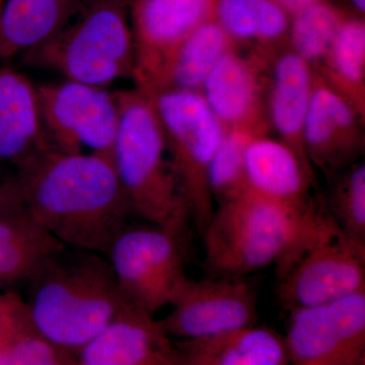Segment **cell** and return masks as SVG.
Here are the masks:
<instances>
[{
	"label": "cell",
	"instance_id": "3957f363",
	"mask_svg": "<svg viewBox=\"0 0 365 365\" xmlns=\"http://www.w3.org/2000/svg\"><path fill=\"white\" fill-rule=\"evenodd\" d=\"M116 96L112 162L132 215L184 237L190 218L153 101L134 88Z\"/></svg>",
	"mask_w": 365,
	"mask_h": 365
},
{
	"label": "cell",
	"instance_id": "83f0119b",
	"mask_svg": "<svg viewBox=\"0 0 365 365\" xmlns=\"http://www.w3.org/2000/svg\"><path fill=\"white\" fill-rule=\"evenodd\" d=\"M26 210L20 182L14 172L0 169V217Z\"/></svg>",
	"mask_w": 365,
	"mask_h": 365
},
{
	"label": "cell",
	"instance_id": "9a60e30c",
	"mask_svg": "<svg viewBox=\"0 0 365 365\" xmlns=\"http://www.w3.org/2000/svg\"><path fill=\"white\" fill-rule=\"evenodd\" d=\"M160 322L130 307L81 349L78 365H176Z\"/></svg>",
	"mask_w": 365,
	"mask_h": 365
},
{
	"label": "cell",
	"instance_id": "f1b7e54d",
	"mask_svg": "<svg viewBox=\"0 0 365 365\" xmlns=\"http://www.w3.org/2000/svg\"><path fill=\"white\" fill-rule=\"evenodd\" d=\"M287 14H295L321 0H276Z\"/></svg>",
	"mask_w": 365,
	"mask_h": 365
},
{
	"label": "cell",
	"instance_id": "277c9868",
	"mask_svg": "<svg viewBox=\"0 0 365 365\" xmlns=\"http://www.w3.org/2000/svg\"><path fill=\"white\" fill-rule=\"evenodd\" d=\"M322 204L273 200L247 190L215 206L202 235L213 276L247 277L277 265L318 215Z\"/></svg>",
	"mask_w": 365,
	"mask_h": 365
},
{
	"label": "cell",
	"instance_id": "ffe728a7",
	"mask_svg": "<svg viewBox=\"0 0 365 365\" xmlns=\"http://www.w3.org/2000/svg\"><path fill=\"white\" fill-rule=\"evenodd\" d=\"M81 0H4L0 11V58L28 54L63 28Z\"/></svg>",
	"mask_w": 365,
	"mask_h": 365
},
{
	"label": "cell",
	"instance_id": "ba28073f",
	"mask_svg": "<svg viewBox=\"0 0 365 365\" xmlns=\"http://www.w3.org/2000/svg\"><path fill=\"white\" fill-rule=\"evenodd\" d=\"M181 235L165 228L128 225L106 255L129 302L153 316L170 306L190 278Z\"/></svg>",
	"mask_w": 365,
	"mask_h": 365
},
{
	"label": "cell",
	"instance_id": "603a6c76",
	"mask_svg": "<svg viewBox=\"0 0 365 365\" xmlns=\"http://www.w3.org/2000/svg\"><path fill=\"white\" fill-rule=\"evenodd\" d=\"M324 81L365 119V26L343 21L325 58L314 67Z\"/></svg>",
	"mask_w": 365,
	"mask_h": 365
},
{
	"label": "cell",
	"instance_id": "d4e9b609",
	"mask_svg": "<svg viewBox=\"0 0 365 365\" xmlns=\"http://www.w3.org/2000/svg\"><path fill=\"white\" fill-rule=\"evenodd\" d=\"M289 49L313 67L325 58L346 19L330 4L318 1L294 14Z\"/></svg>",
	"mask_w": 365,
	"mask_h": 365
},
{
	"label": "cell",
	"instance_id": "5bb4252c",
	"mask_svg": "<svg viewBox=\"0 0 365 365\" xmlns=\"http://www.w3.org/2000/svg\"><path fill=\"white\" fill-rule=\"evenodd\" d=\"M364 121L316 71L304 128V150L312 168L332 178L360 162L365 148Z\"/></svg>",
	"mask_w": 365,
	"mask_h": 365
},
{
	"label": "cell",
	"instance_id": "e0dca14e",
	"mask_svg": "<svg viewBox=\"0 0 365 365\" xmlns=\"http://www.w3.org/2000/svg\"><path fill=\"white\" fill-rule=\"evenodd\" d=\"M245 176L249 191L266 198L292 204L311 199L314 170L278 138L252 137L245 151Z\"/></svg>",
	"mask_w": 365,
	"mask_h": 365
},
{
	"label": "cell",
	"instance_id": "44dd1931",
	"mask_svg": "<svg viewBox=\"0 0 365 365\" xmlns=\"http://www.w3.org/2000/svg\"><path fill=\"white\" fill-rule=\"evenodd\" d=\"M66 247L29 215L0 217V284L28 283L50 257Z\"/></svg>",
	"mask_w": 365,
	"mask_h": 365
},
{
	"label": "cell",
	"instance_id": "30bf717a",
	"mask_svg": "<svg viewBox=\"0 0 365 365\" xmlns=\"http://www.w3.org/2000/svg\"><path fill=\"white\" fill-rule=\"evenodd\" d=\"M217 0H135L130 6L134 43L132 79L146 96L160 91L163 74L182 41L215 19Z\"/></svg>",
	"mask_w": 365,
	"mask_h": 365
},
{
	"label": "cell",
	"instance_id": "f546056e",
	"mask_svg": "<svg viewBox=\"0 0 365 365\" xmlns=\"http://www.w3.org/2000/svg\"><path fill=\"white\" fill-rule=\"evenodd\" d=\"M353 6L360 11V13H364L365 11V0H351Z\"/></svg>",
	"mask_w": 365,
	"mask_h": 365
},
{
	"label": "cell",
	"instance_id": "ac0fdd59",
	"mask_svg": "<svg viewBox=\"0 0 365 365\" xmlns=\"http://www.w3.org/2000/svg\"><path fill=\"white\" fill-rule=\"evenodd\" d=\"M48 148L37 86L20 72L0 68V165L16 168Z\"/></svg>",
	"mask_w": 365,
	"mask_h": 365
},
{
	"label": "cell",
	"instance_id": "4316f807",
	"mask_svg": "<svg viewBox=\"0 0 365 365\" xmlns=\"http://www.w3.org/2000/svg\"><path fill=\"white\" fill-rule=\"evenodd\" d=\"M254 136L247 131H225L208 170L211 194L218 203L235 198L248 190L245 176V151Z\"/></svg>",
	"mask_w": 365,
	"mask_h": 365
},
{
	"label": "cell",
	"instance_id": "484cf974",
	"mask_svg": "<svg viewBox=\"0 0 365 365\" xmlns=\"http://www.w3.org/2000/svg\"><path fill=\"white\" fill-rule=\"evenodd\" d=\"M332 178L327 210L345 235L365 248L364 163L360 160Z\"/></svg>",
	"mask_w": 365,
	"mask_h": 365
},
{
	"label": "cell",
	"instance_id": "cb8c5ba5",
	"mask_svg": "<svg viewBox=\"0 0 365 365\" xmlns=\"http://www.w3.org/2000/svg\"><path fill=\"white\" fill-rule=\"evenodd\" d=\"M215 20L235 45L258 43L269 58L277 53L271 47L289 30L288 14L276 0H217Z\"/></svg>",
	"mask_w": 365,
	"mask_h": 365
},
{
	"label": "cell",
	"instance_id": "2e32d148",
	"mask_svg": "<svg viewBox=\"0 0 365 365\" xmlns=\"http://www.w3.org/2000/svg\"><path fill=\"white\" fill-rule=\"evenodd\" d=\"M269 72L266 110L270 129L312 168L304 150V128L316 71L288 48L274 55Z\"/></svg>",
	"mask_w": 365,
	"mask_h": 365
},
{
	"label": "cell",
	"instance_id": "4dcf8cb0",
	"mask_svg": "<svg viewBox=\"0 0 365 365\" xmlns=\"http://www.w3.org/2000/svg\"><path fill=\"white\" fill-rule=\"evenodd\" d=\"M125 1L128 2L129 6H131V4H133V2L135 1V0H125Z\"/></svg>",
	"mask_w": 365,
	"mask_h": 365
},
{
	"label": "cell",
	"instance_id": "6da1fadb",
	"mask_svg": "<svg viewBox=\"0 0 365 365\" xmlns=\"http://www.w3.org/2000/svg\"><path fill=\"white\" fill-rule=\"evenodd\" d=\"M29 215L62 244L106 256L132 213L112 158L51 150L16 168Z\"/></svg>",
	"mask_w": 365,
	"mask_h": 365
},
{
	"label": "cell",
	"instance_id": "52a82bcc",
	"mask_svg": "<svg viewBox=\"0 0 365 365\" xmlns=\"http://www.w3.org/2000/svg\"><path fill=\"white\" fill-rule=\"evenodd\" d=\"M150 98L190 218L202 234L215 209L208 182L209 165L227 130L200 93L167 90Z\"/></svg>",
	"mask_w": 365,
	"mask_h": 365
},
{
	"label": "cell",
	"instance_id": "1f68e13d",
	"mask_svg": "<svg viewBox=\"0 0 365 365\" xmlns=\"http://www.w3.org/2000/svg\"><path fill=\"white\" fill-rule=\"evenodd\" d=\"M4 0H0V11H1L2 4H4Z\"/></svg>",
	"mask_w": 365,
	"mask_h": 365
},
{
	"label": "cell",
	"instance_id": "8992f818",
	"mask_svg": "<svg viewBox=\"0 0 365 365\" xmlns=\"http://www.w3.org/2000/svg\"><path fill=\"white\" fill-rule=\"evenodd\" d=\"M276 267L278 297L289 311L365 292V248L338 227L325 203Z\"/></svg>",
	"mask_w": 365,
	"mask_h": 365
},
{
	"label": "cell",
	"instance_id": "d6986e66",
	"mask_svg": "<svg viewBox=\"0 0 365 365\" xmlns=\"http://www.w3.org/2000/svg\"><path fill=\"white\" fill-rule=\"evenodd\" d=\"M176 365H287L285 341L274 331L251 326L206 339L185 341Z\"/></svg>",
	"mask_w": 365,
	"mask_h": 365
},
{
	"label": "cell",
	"instance_id": "7402d4cb",
	"mask_svg": "<svg viewBox=\"0 0 365 365\" xmlns=\"http://www.w3.org/2000/svg\"><path fill=\"white\" fill-rule=\"evenodd\" d=\"M234 48L237 45L215 19L205 21L179 46L165 69L158 93L167 90L200 93L218 60Z\"/></svg>",
	"mask_w": 365,
	"mask_h": 365
},
{
	"label": "cell",
	"instance_id": "d6a6232c",
	"mask_svg": "<svg viewBox=\"0 0 365 365\" xmlns=\"http://www.w3.org/2000/svg\"><path fill=\"white\" fill-rule=\"evenodd\" d=\"M360 365H364V364H360Z\"/></svg>",
	"mask_w": 365,
	"mask_h": 365
},
{
	"label": "cell",
	"instance_id": "9c48e42d",
	"mask_svg": "<svg viewBox=\"0 0 365 365\" xmlns=\"http://www.w3.org/2000/svg\"><path fill=\"white\" fill-rule=\"evenodd\" d=\"M37 93L51 150L112 158L119 118L115 93L66 79L37 86Z\"/></svg>",
	"mask_w": 365,
	"mask_h": 365
},
{
	"label": "cell",
	"instance_id": "5b68a950",
	"mask_svg": "<svg viewBox=\"0 0 365 365\" xmlns=\"http://www.w3.org/2000/svg\"><path fill=\"white\" fill-rule=\"evenodd\" d=\"M26 56L34 66L86 85L105 88L116 79L132 78L130 6L125 0H81L63 28Z\"/></svg>",
	"mask_w": 365,
	"mask_h": 365
},
{
	"label": "cell",
	"instance_id": "4fadbf2b",
	"mask_svg": "<svg viewBox=\"0 0 365 365\" xmlns=\"http://www.w3.org/2000/svg\"><path fill=\"white\" fill-rule=\"evenodd\" d=\"M270 61L258 53L248 56L234 48L208 74L200 93L225 130L268 135L270 125L264 91Z\"/></svg>",
	"mask_w": 365,
	"mask_h": 365
},
{
	"label": "cell",
	"instance_id": "8fae6325",
	"mask_svg": "<svg viewBox=\"0 0 365 365\" xmlns=\"http://www.w3.org/2000/svg\"><path fill=\"white\" fill-rule=\"evenodd\" d=\"M285 341L295 365H360L365 342V292L290 311Z\"/></svg>",
	"mask_w": 365,
	"mask_h": 365
},
{
	"label": "cell",
	"instance_id": "7c38bea8",
	"mask_svg": "<svg viewBox=\"0 0 365 365\" xmlns=\"http://www.w3.org/2000/svg\"><path fill=\"white\" fill-rule=\"evenodd\" d=\"M257 302L247 277L190 278L160 323L168 335L185 341L206 339L254 326Z\"/></svg>",
	"mask_w": 365,
	"mask_h": 365
},
{
	"label": "cell",
	"instance_id": "7a4b0ae2",
	"mask_svg": "<svg viewBox=\"0 0 365 365\" xmlns=\"http://www.w3.org/2000/svg\"><path fill=\"white\" fill-rule=\"evenodd\" d=\"M26 285L34 331L66 351L81 350L132 307L107 257L86 250L64 247Z\"/></svg>",
	"mask_w": 365,
	"mask_h": 365
}]
</instances>
